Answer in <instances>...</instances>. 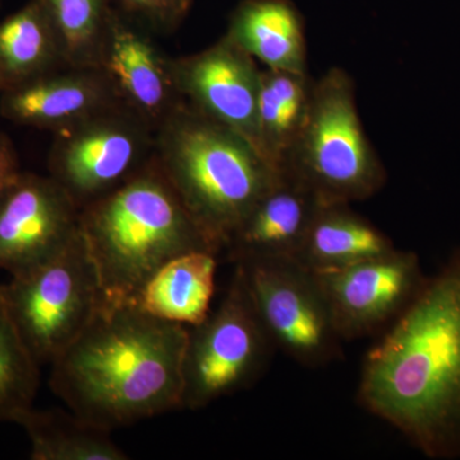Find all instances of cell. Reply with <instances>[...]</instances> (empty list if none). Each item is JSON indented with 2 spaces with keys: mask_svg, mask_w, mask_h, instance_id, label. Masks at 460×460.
<instances>
[{
  "mask_svg": "<svg viewBox=\"0 0 460 460\" xmlns=\"http://www.w3.org/2000/svg\"><path fill=\"white\" fill-rule=\"evenodd\" d=\"M363 410L431 460H460V246L363 359Z\"/></svg>",
  "mask_w": 460,
  "mask_h": 460,
  "instance_id": "cell-1",
  "label": "cell"
},
{
  "mask_svg": "<svg viewBox=\"0 0 460 460\" xmlns=\"http://www.w3.org/2000/svg\"><path fill=\"white\" fill-rule=\"evenodd\" d=\"M187 341V326L102 301L51 363V390L69 411L109 431L181 410Z\"/></svg>",
  "mask_w": 460,
  "mask_h": 460,
  "instance_id": "cell-2",
  "label": "cell"
},
{
  "mask_svg": "<svg viewBox=\"0 0 460 460\" xmlns=\"http://www.w3.org/2000/svg\"><path fill=\"white\" fill-rule=\"evenodd\" d=\"M80 230L102 301H131L151 275L174 257L213 251L156 160L81 208Z\"/></svg>",
  "mask_w": 460,
  "mask_h": 460,
  "instance_id": "cell-3",
  "label": "cell"
},
{
  "mask_svg": "<svg viewBox=\"0 0 460 460\" xmlns=\"http://www.w3.org/2000/svg\"><path fill=\"white\" fill-rule=\"evenodd\" d=\"M157 147V164L219 253L279 172L250 141L186 102L160 124Z\"/></svg>",
  "mask_w": 460,
  "mask_h": 460,
  "instance_id": "cell-4",
  "label": "cell"
},
{
  "mask_svg": "<svg viewBox=\"0 0 460 460\" xmlns=\"http://www.w3.org/2000/svg\"><path fill=\"white\" fill-rule=\"evenodd\" d=\"M281 166L325 202L365 201L385 186V168L363 128L347 71L334 66L314 81L304 126Z\"/></svg>",
  "mask_w": 460,
  "mask_h": 460,
  "instance_id": "cell-5",
  "label": "cell"
},
{
  "mask_svg": "<svg viewBox=\"0 0 460 460\" xmlns=\"http://www.w3.org/2000/svg\"><path fill=\"white\" fill-rule=\"evenodd\" d=\"M277 349L235 265L226 296L189 329L181 410L198 411L255 384Z\"/></svg>",
  "mask_w": 460,
  "mask_h": 460,
  "instance_id": "cell-6",
  "label": "cell"
},
{
  "mask_svg": "<svg viewBox=\"0 0 460 460\" xmlns=\"http://www.w3.org/2000/svg\"><path fill=\"white\" fill-rule=\"evenodd\" d=\"M12 320L40 366L51 365L89 325L102 302L83 234L38 268L0 284Z\"/></svg>",
  "mask_w": 460,
  "mask_h": 460,
  "instance_id": "cell-7",
  "label": "cell"
},
{
  "mask_svg": "<svg viewBox=\"0 0 460 460\" xmlns=\"http://www.w3.org/2000/svg\"><path fill=\"white\" fill-rule=\"evenodd\" d=\"M277 349L317 368L338 361L343 339L314 271L290 257L234 263Z\"/></svg>",
  "mask_w": 460,
  "mask_h": 460,
  "instance_id": "cell-8",
  "label": "cell"
},
{
  "mask_svg": "<svg viewBox=\"0 0 460 460\" xmlns=\"http://www.w3.org/2000/svg\"><path fill=\"white\" fill-rule=\"evenodd\" d=\"M147 126L140 115L119 105L59 132L49 157L51 177L84 208L145 165Z\"/></svg>",
  "mask_w": 460,
  "mask_h": 460,
  "instance_id": "cell-9",
  "label": "cell"
},
{
  "mask_svg": "<svg viewBox=\"0 0 460 460\" xmlns=\"http://www.w3.org/2000/svg\"><path fill=\"white\" fill-rule=\"evenodd\" d=\"M314 275L343 341L389 328L429 278L417 253L396 248L384 256Z\"/></svg>",
  "mask_w": 460,
  "mask_h": 460,
  "instance_id": "cell-10",
  "label": "cell"
},
{
  "mask_svg": "<svg viewBox=\"0 0 460 460\" xmlns=\"http://www.w3.org/2000/svg\"><path fill=\"white\" fill-rule=\"evenodd\" d=\"M81 208L51 175L20 172L0 198V270L38 268L80 234Z\"/></svg>",
  "mask_w": 460,
  "mask_h": 460,
  "instance_id": "cell-11",
  "label": "cell"
},
{
  "mask_svg": "<svg viewBox=\"0 0 460 460\" xmlns=\"http://www.w3.org/2000/svg\"><path fill=\"white\" fill-rule=\"evenodd\" d=\"M172 65L175 86L189 107L238 133L263 155L259 135L261 68L252 57L224 35L201 53Z\"/></svg>",
  "mask_w": 460,
  "mask_h": 460,
  "instance_id": "cell-12",
  "label": "cell"
},
{
  "mask_svg": "<svg viewBox=\"0 0 460 460\" xmlns=\"http://www.w3.org/2000/svg\"><path fill=\"white\" fill-rule=\"evenodd\" d=\"M124 105L99 68H63L0 93V114L11 122L58 133Z\"/></svg>",
  "mask_w": 460,
  "mask_h": 460,
  "instance_id": "cell-13",
  "label": "cell"
},
{
  "mask_svg": "<svg viewBox=\"0 0 460 460\" xmlns=\"http://www.w3.org/2000/svg\"><path fill=\"white\" fill-rule=\"evenodd\" d=\"M98 68L123 104L150 126H160L181 104L172 62L144 33L111 13L100 47Z\"/></svg>",
  "mask_w": 460,
  "mask_h": 460,
  "instance_id": "cell-14",
  "label": "cell"
},
{
  "mask_svg": "<svg viewBox=\"0 0 460 460\" xmlns=\"http://www.w3.org/2000/svg\"><path fill=\"white\" fill-rule=\"evenodd\" d=\"M323 199L288 166H281L226 250L233 263L253 259L290 257L301 251Z\"/></svg>",
  "mask_w": 460,
  "mask_h": 460,
  "instance_id": "cell-15",
  "label": "cell"
},
{
  "mask_svg": "<svg viewBox=\"0 0 460 460\" xmlns=\"http://www.w3.org/2000/svg\"><path fill=\"white\" fill-rule=\"evenodd\" d=\"M226 35L265 68L308 74L304 20L289 0H244Z\"/></svg>",
  "mask_w": 460,
  "mask_h": 460,
  "instance_id": "cell-16",
  "label": "cell"
},
{
  "mask_svg": "<svg viewBox=\"0 0 460 460\" xmlns=\"http://www.w3.org/2000/svg\"><path fill=\"white\" fill-rule=\"evenodd\" d=\"M217 253L192 251L174 257L151 275L131 304L151 316L198 326L211 313L215 295Z\"/></svg>",
  "mask_w": 460,
  "mask_h": 460,
  "instance_id": "cell-17",
  "label": "cell"
},
{
  "mask_svg": "<svg viewBox=\"0 0 460 460\" xmlns=\"http://www.w3.org/2000/svg\"><path fill=\"white\" fill-rule=\"evenodd\" d=\"M395 250L392 239L349 204L323 202L296 261L317 272L345 268Z\"/></svg>",
  "mask_w": 460,
  "mask_h": 460,
  "instance_id": "cell-18",
  "label": "cell"
},
{
  "mask_svg": "<svg viewBox=\"0 0 460 460\" xmlns=\"http://www.w3.org/2000/svg\"><path fill=\"white\" fill-rule=\"evenodd\" d=\"M66 66L59 33L42 0H32L0 23L2 91Z\"/></svg>",
  "mask_w": 460,
  "mask_h": 460,
  "instance_id": "cell-19",
  "label": "cell"
},
{
  "mask_svg": "<svg viewBox=\"0 0 460 460\" xmlns=\"http://www.w3.org/2000/svg\"><path fill=\"white\" fill-rule=\"evenodd\" d=\"M17 425L25 429L32 460H127L111 431L93 425L72 411L31 410Z\"/></svg>",
  "mask_w": 460,
  "mask_h": 460,
  "instance_id": "cell-20",
  "label": "cell"
},
{
  "mask_svg": "<svg viewBox=\"0 0 460 460\" xmlns=\"http://www.w3.org/2000/svg\"><path fill=\"white\" fill-rule=\"evenodd\" d=\"M313 83L308 74L261 69L260 145L278 169L286 163L304 126Z\"/></svg>",
  "mask_w": 460,
  "mask_h": 460,
  "instance_id": "cell-21",
  "label": "cell"
},
{
  "mask_svg": "<svg viewBox=\"0 0 460 460\" xmlns=\"http://www.w3.org/2000/svg\"><path fill=\"white\" fill-rule=\"evenodd\" d=\"M40 367L23 343L0 290V423H17L31 410Z\"/></svg>",
  "mask_w": 460,
  "mask_h": 460,
  "instance_id": "cell-22",
  "label": "cell"
},
{
  "mask_svg": "<svg viewBox=\"0 0 460 460\" xmlns=\"http://www.w3.org/2000/svg\"><path fill=\"white\" fill-rule=\"evenodd\" d=\"M59 33L66 66L98 68L111 12L105 0H42Z\"/></svg>",
  "mask_w": 460,
  "mask_h": 460,
  "instance_id": "cell-23",
  "label": "cell"
},
{
  "mask_svg": "<svg viewBox=\"0 0 460 460\" xmlns=\"http://www.w3.org/2000/svg\"><path fill=\"white\" fill-rule=\"evenodd\" d=\"M129 11L160 29H172L183 20L192 0H120Z\"/></svg>",
  "mask_w": 460,
  "mask_h": 460,
  "instance_id": "cell-24",
  "label": "cell"
},
{
  "mask_svg": "<svg viewBox=\"0 0 460 460\" xmlns=\"http://www.w3.org/2000/svg\"><path fill=\"white\" fill-rule=\"evenodd\" d=\"M20 172V160L13 142L7 135L0 133V198Z\"/></svg>",
  "mask_w": 460,
  "mask_h": 460,
  "instance_id": "cell-25",
  "label": "cell"
},
{
  "mask_svg": "<svg viewBox=\"0 0 460 460\" xmlns=\"http://www.w3.org/2000/svg\"><path fill=\"white\" fill-rule=\"evenodd\" d=\"M0 93H2V87H0Z\"/></svg>",
  "mask_w": 460,
  "mask_h": 460,
  "instance_id": "cell-26",
  "label": "cell"
}]
</instances>
